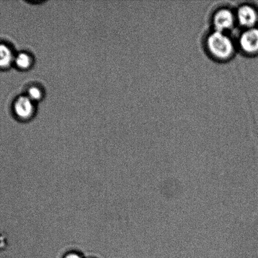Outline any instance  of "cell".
Segmentation results:
<instances>
[{"label": "cell", "instance_id": "cell-1", "mask_svg": "<svg viewBox=\"0 0 258 258\" xmlns=\"http://www.w3.org/2000/svg\"><path fill=\"white\" fill-rule=\"evenodd\" d=\"M207 47L214 56L224 59L229 57L234 52L232 40L224 32L215 31L207 39Z\"/></svg>", "mask_w": 258, "mask_h": 258}, {"label": "cell", "instance_id": "cell-7", "mask_svg": "<svg viewBox=\"0 0 258 258\" xmlns=\"http://www.w3.org/2000/svg\"><path fill=\"white\" fill-rule=\"evenodd\" d=\"M17 67L21 70H27L31 65L32 60L29 55L25 53H20L14 58Z\"/></svg>", "mask_w": 258, "mask_h": 258}, {"label": "cell", "instance_id": "cell-9", "mask_svg": "<svg viewBox=\"0 0 258 258\" xmlns=\"http://www.w3.org/2000/svg\"><path fill=\"white\" fill-rule=\"evenodd\" d=\"M64 258H82L80 254L76 253V252H70V253L66 255Z\"/></svg>", "mask_w": 258, "mask_h": 258}, {"label": "cell", "instance_id": "cell-5", "mask_svg": "<svg viewBox=\"0 0 258 258\" xmlns=\"http://www.w3.org/2000/svg\"><path fill=\"white\" fill-rule=\"evenodd\" d=\"M237 20L242 26L251 28L257 21L256 10L249 5H243L239 8L237 13Z\"/></svg>", "mask_w": 258, "mask_h": 258}, {"label": "cell", "instance_id": "cell-3", "mask_svg": "<svg viewBox=\"0 0 258 258\" xmlns=\"http://www.w3.org/2000/svg\"><path fill=\"white\" fill-rule=\"evenodd\" d=\"M234 16L228 9H222L217 12L214 18V27L216 31L224 32L233 26Z\"/></svg>", "mask_w": 258, "mask_h": 258}, {"label": "cell", "instance_id": "cell-6", "mask_svg": "<svg viewBox=\"0 0 258 258\" xmlns=\"http://www.w3.org/2000/svg\"><path fill=\"white\" fill-rule=\"evenodd\" d=\"M11 49L6 45L0 44V68L9 67L14 60Z\"/></svg>", "mask_w": 258, "mask_h": 258}, {"label": "cell", "instance_id": "cell-4", "mask_svg": "<svg viewBox=\"0 0 258 258\" xmlns=\"http://www.w3.org/2000/svg\"><path fill=\"white\" fill-rule=\"evenodd\" d=\"M34 102L28 97H21L16 100L14 104L15 114L21 119H28L34 114Z\"/></svg>", "mask_w": 258, "mask_h": 258}, {"label": "cell", "instance_id": "cell-2", "mask_svg": "<svg viewBox=\"0 0 258 258\" xmlns=\"http://www.w3.org/2000/svg\"><path fill=\"white\" fill-rule=\"evenodd\" d=\"M239 44L241 49L247 53L258 51V29L250 28L242 33L240 37Z\"/></svg>", "mask_w": 258, "mask_h": 258}, {"label": "cell", "instance_id": "cell-8", "mask_svg": "<svg viewBox=\"0 0 258 258\" xmlns=\"http://www.w3.org/2000/svg\"><path fill=\"white\" fill-rule=\"evenodd\" d=\"M42 93L39 88L33 87L29 88V91H28L27 97H29L32 102L39 100L40 98H42Z\"/></svg>", "mask_w": 258, "mask_h": 258}]
</instances>
